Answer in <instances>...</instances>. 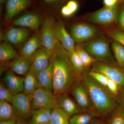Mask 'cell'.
Returning <instances> with one entry per match:
<instances>
[{
	"label": "cell",
	"mask_w": 124,
	"mask_h": 124,
	"mask_svg": "<svg viewBox=\"0 0 124 124\" xmlns=\"http://www.w3.org/2000/svg\"><path fill=\"white\" fill-rule=\"evenodd\" d=\"M123 0V1H124V0Z\"/></svg>",
	"instance_id": "obj_47"
},
{
	"label": "cell",
	"mask_w": 124,
	"mask_h": 124,
	"mask_svg": "<svg viewBox=\"0 0 124 124\" xmlns=\"http://www.w3.org/2000/svg\"><path fill=\"white\" fill-rule=\"evenodd\" d=\"M40 87L36 76L29 70L24 78L23 93L32 95L38 88Z\"/></svg>",
	"instance_id": "obj_23"
},
{
	"label": "cell",
	"mask_w": 124,
	"mask_h": 124,
	"mask_svg": "<svg viewBox=\"0 0 124 124\" xmlns=\"http://www.w3.org/2000/svg\"><path fill=\"white\" fill-rule=\"evenodd\" d=\"M82 48L97 60L112 64L115 62L108 43L105 40H94L86 44Z\"/></svg>",
	"instance_id": "obj_3"
},
{
	"label": "cell",
	"mask_w": 124,
	"mask_h": 124,
	"mask_svg": "<svg viewBox=\"0 0 124 124\" xmlns=\"http://www.w3.org/2000/svg\"><path fill=\"white\" fill-rule=\"evenodd\" d=\"M112 48L116 60L119 65L122 67L124 66V46L116 41L112 44Z\"/></svg>",
	"instance_id": "obj_28"
},
{
	"label": "cell",
	"mask_w": 124,
	"mask_h": 124,
	"mask_svg": "<svg viewBox=\"0 0 124 124\" xmlns=\"http://www.w3.org/2000/svg\"><path fill=\"white\" fill-rule=\"evenodd\" d=\"M40 86L48 90L53 89V70L52 62L46 69L40 72L37 76Z\"/></svg>",
	"instance_id": "obj_20"
},
{
	"label": "cell",
	"mask_w": 124,
	"mask_h": 124,
	"mask_svg": "<svg viewBox=\"0 0 124 124\" xmlns=\"http://www.w3.org/2000/svg\"><path fill=\"white\" fill-rule=\"evenodd\" d=\"M15 124H28L22 120L18 119L16 121Z\"/></svg>",
	"instance_id": "obj_41"
},
{
	"label": "cell",
	"mask_w": 124,
	"mask_h": 124,
	"mask_svg": "<svg viewBox=\"0 0 124 124\" xmlns=\"http://www.w3.org/2000/svg\"><path fill=\"white\" fill-rule=\"evenodd\" d=\"M111 36L113 39L122 44L124 46V33L120 31H115L112 32Z\"/></svg>",
	"instance_id": "obj_34"
},
{
	"label": "cell",
	"mask_w": 124,
	"mask_h": 124,
	"mask_svg": "<svg viewBox=\"0 0 124 124\" xmlns=\"http://www.w3.org/2000/svg\"></svg>",
	"instance_id": "obj_48"
},
{
	"label": "cell",
	"mask_w": 124,
	"mask_h": 124,
	"mask_svg": "<svg viewBox=\"0 0 124 124\" xmlns=\"http://www.w3.org/2000/svg\"><path fill=\"white\" fill-rule=\"evenodd\" d=\"M89 74L96 82L106 88L108 78L105 75L100 72L92 71L89 72Z\"/></svg>",
	"instance_id": "obj_32"
},
{
	"label": "cell",
	"mask_w": 124,
	"mask_h": 124,
	"mask_svg": "<svg viewBox=\"0 0 124 124\" xmlns=\"http://www.w3.org/2000/svg\"><path fill=\"white\" fill-rule=\"evenodd\" d=\"M79 80L72 89V94L81 111H90L93 108L88 93L82 80Z\"/></svg>",
	"instance_id": "obj_7"
},
{
	"label": "cell",
	"mask_w": 124,
	"mask_h": 124,
	"mask_svg": "<svg viewBox=\"0 0 124 124\" xmlns=\"http://www.w3.org/2000/svg\"><path fill=\"white\" fill-rule=\"evenodd\" d=\"M31 0H7L6 16L9 21L20 12L24 10L31 4Z\"/></svg>",
	"instance_id": "obj_14"
},
{
	"label": "cell",
	"mask_w": 124,
	"mask_h": 124,
	"mask_svg": "<svg viewBox=\"0 0 124 124\" xmlns=\"http://www.w3.org/2000/svg\"><path fill=\"white\" fill-rule=\"evenodd\" d=\"M119 22L121 26L124 29V9L122 10L120 14Z\"/></svg>",
	"instance_id": "obj_38"
},
{
	"label": "cell",
	"mask_w": 124,
	"mask_h": 124,
	"mask_svg": "<svg viewBox=\"0 0 124 124\" xmlns=\"http://www.w3.org/2000/svg\"><path fill=\"white\" fill-rule=\"evenodd\" d=\"M57 0H44L45 2H47V3H49V2H54V1Z\"/></svg>",
	"instance_id": "obj_43"
},
{
	"label": "cell",
	"mask_w": 124,
	"mask_h": 124,
	"mask_svg": "<svg viewBox=\"0 0 124 124\" xmlns=\"http://www.w3.org/2000/svg\"><path fill=\"white\" fill-rule=\"evenodd\" d=\"M69 58L79 80L81 78L84 67L79 54L75 51L69 53Z\"/></svg>",
	"instance_id": "obj_27"
},
{
	"label": "cell",
	"mask_w": 124,
	"mask_h": 124,
	"mask_svg": "<svg viewBox=\"0 0 124 124\" xmlns=\"http://www.w3.org/2000/svg\"><path fill=\"white\" fill-rule=\"evenodd\" d=\"M40 23V17L35 14L24 15L16 19L13 23L14 26L28 28L33 30L38 29Z\"/></svg>",
	"instance_id": "obj_16"
},
{
	"label": "cell",
	"mask_w": 124,
	"mask_h": 124,
	"mask_svg": "<svg viewBox=\"0 0 124 124\" xmlns=\"http://www.w3.org/2000/svg\"><path fill=\"white\" fill-rule=\"evenodd\" d=\"M55 26L53 19L48 18L44 23L40 33L42 45L52 53L60 44L56 37Z\"/></svg>",
	"instance_id": "obj_6"
},
{
	"label": "cell",
	"mask_w": 124,
	"mask_h": 124,
	"mask_svg": "<svg viewBox=\"0 0 124 124\" xmlns=\"http://www.w3.org/2000/svg\"><path fill=\"white\" fill-rule=\"evenodd\" d=\"M13 95L6 87L3 81L0 83V101H6L11 103Z\"/></svg>",
	"instance_id": "obj_31"
},
{
	"label": "cell",
	"mask_w": 124,
	"mask_h": 124,
	"mask_svg": "<svg viewBox=\"0 0 124 124\" xmlns=\"http://www.w3.org/2000/svg\"><path fill=\"white\" fill-rule=\"evenodd\" d=\"M57 97L58 105L69 116L81 111L76 103L68 95L67 93L62 94Z\"/></svg>",
	"instance_id": "obj_15"
},
{
	"label": "cell",
	"mask_w": 124,
	"mask_h": 124,
	"mask_svg": "<svg viewBox=\"0 0 124 124\" xmlns=\"http://www.w3.org/2000/svg\"><path fill=\"white\" fill-rule=\"evenodd\" d=\"M55 33L58 40L64 49L69 53L75 51V41L62 24L55 26Z\"/></svg>",
	"instance_id": "obj_13"
},
{
	"label": "cell",
	"mask_w": 124,
	"mask_h": 124,
	"mask_svg": "<svg viewBox=\"0 0 124 124\" xmlns=\"http://www.w3.org/2000/svg\"><path fill=\"white\" fill-rule=\"evenodd\" d=\"M118 0H103V4L106 7H112L117 5Z\"/></svg>",
	"instance_id": "obj_37"
},
{
	"label": "cell",
	"mask_w": 124,
	"mask_h": 124,
	"mask_svg": "<svg viewBox=\"0 0 124 124\" xmlns=\"http://www.w3.org/2000/svg\"><path fill=\"white\" fill-rule=\"evenodd\" d=\"M53 53L43 47L38 49L32 56V62L29 70L36 76L46 69L51 61Z\"/></svg>",
	"instance_id": "obj_9"
},
{
	"label": "cell",
	"mask_w": 124,
	"mask_h": 124,
	"mask_svg": "<svg viewBox=\"0 0 124 124\" xmlns=\"http://www.w3.org/2000/svg\"><path fill=\"white\" fill-rule=\"evenodd\" d=\"M6 0H0V4H2Z\"/></svg>",
	"instance_id": "obj_44"
},
{
	"label": "cell",
	"mask_w": 124,
	"mask_h": 124,
	"mask_svg": "<svg viewBox=\"0 0 124 124\" xmlns=\"http://www.w3.org/2000/svg\"><path fill=\"white\" fill-rule=\"evenodd\" d=\"M89 124H105L103 122L93 119Z\"/></svg>",
	"instance_id": "obj_40"
},
{
	"label": "cell",
	"mask_w": 124,
	"mask_h": 124,
	"mask_svg": "<svg viewBox=\"0 0 124 124\" xmlns=\"http://www.w3.org/2000/svg\"><path fill=\"white\" fill-rule=\"evenodd\" d=\"M24 78L18 76L12 71L7 72L3 82L13 95L22 93L24 89Z\"/></svg>",
	"instance_id": "obj_12"
},
{
	"label": "cell",
	"mask_w": 124,
	"mask_h": 124,
	"mask_svg": "<svg viewBox=\"0 0 124 124\" xmlns=\"http://www.w3.org/2000/svg\"><path fill=\"white\" fill-rule=\"evenodd\" d=\"M122 69H123V70H124V66L122 67Z\"/></svg>",
	"instance_id": "obj_45"
},
{
	"label": "cell",
	"mask_w": 124,
	"mask_h": 124,
	"mask_svg": "<svg viewBox=\"0 0 124 124\" xmlns=\"http://www.w3.org/2000/svg\"><path fill=\"white\" fill-rule=\"evenodd\" d=\"M16 120H11L0 121V124H15Z\"/></svg>",
	"instance_id": "obj_39"
},
{
	"label": "cell",
	"mask_w": 124,
	"mask_h": 124,
	"mask_svg": "<svg viewBox=\"0 0 124 124\" xmlns=\"http://www.w3.org/2000/svg\"><path fill=\"white\" fill-rule=\"evenodd\" d=\"M121 102V105L124 107V93L122 94L120 98Z\"/></svg>",
	"instance_id": "obj_42"
},
{
	"label": "cell",
	"mask_w": 124,
	"mask_h": 124,
	"mask_svg": "<svg viewBox=\"0 0 124 124\" xmlns=\"http://www.w3.org/2000/svg\"><path fill=\"white\" fill-rule=\"evenodd\" d=\"M97 33L94 27L85 23H78L71 29V35L74 41L78 42H84L93 37Z\"/></svg>",
	"instance_id": "obj_11"
},
{
	"label": "cell",
	"mask_w": 124,
	"mask_h": 124,
	"mask_svg": "<svg viewBox=\"0 0 124 124\" xmlns=\"http://www.w3.org/2000/svg\"><path fill=\"white\" fill-rule=\"evenodd\" d=\"M91 71L104 74L108 79L117 83L120 88H124V70L112 63L95 62Z\"/></svg>",
	"instance_id": "obj_4"
},
{
	"label": "cell",
	"mask_w": 124,
	"mask_h": 124,
	"mask_svg": "<svg viewBox=\"0 0 124 124\" xmlns=\"http://www.w3.org/2000/svg\"><path fill=\"white\" fill-rule=\"evenodd\" d=\"M69 116L58 104L51 110V124H70Z\"/></svg>",
	"instance_id": "obj_24"
},
{
	"label": "cell",
	"mask_w": 124,
	"mask_h": 124,
	"mask_svg": "<svg viewBox=\"0 0 124 124\" xmlns=\"http://www.w3.org/2000/svg\"><path fill=\"white\" fill-rule=\"evenodd\" d=\"M13 46L8 42L1 43L0 45V60L5 62L15 59L19 57Z\"/></svg>",
	"instance_id": "obj_25"
},
{
	"label": "cell",
	"mask_w": 124,
	"mask_h": 124,
	"mask_svg": "<svg viewBox=\"0 0 124 124\" xmlns=\"http://www.w3.org/2000/svg\"><path fill=\"white\" fill-rule=\"evenodd\" d=\"M20 117L13 104L6 101H0V121L18 119Z\"/></svg>",
	"instance_id": "obj_21"
},
{
	"label": "cell",
	"mask_w": 124,
	"mask_h": 124,
	"mask_svg": "<svg viewBox=\"0 0 124 124\" xmlns=\"http://www.w3.org/2000/svg\"><path fill=\"white\" fill-rule=\"evenodd\" d=\"M51 110L40 108L32 111L30 124H46L50 123L51 117Z\"/></svg>",
	"instance_id": "obj_22"
},
{
	"label": "cell",
	"mask_w": 124,
	"mask_h": 124,
	"mask_svg": "<svg viewBox=\"0 0 124 124\" xmlns=\"http://www.w3.org/2000/svg\"><path fill=\"white\" fill-rule=\"evenodd\" d=\"M32 96L33 110L45 108L52 110L57 104V97L53 92L41 87L38 88Z\"/></svg>",
	"instance_id": "obj_5"
},
{
	"label": "cell",
	"mask_w": 124,
	"mask_h": 124,
	"mask_svg": "<svg viewBox=\"0 0 124 124\" xmlns=\"http://www.w3.org/2000/svg\"><path fill=\"white\" fill-rule=\"evenodd\" d=\"M119 88L117 83L114 81L108 79L106 88L109 93L114 97L118 94Z\"/></svg>",
	"instance_id": "obj_33"
},
{
	"label": "cell",
	"mask_w": 124,
	"mask_h": 124,
	"mask_svg": "<svg viewBox=\"0 0 124 124\" xmlns=\"http://www.w3.org/2000/svg\"><path fill=\"white\" fill-rule=\"evenodd\" d=\"M116 107L113 111L108 124H124V107L121 105Z\"/></svg>",
	"instance_id": "obj_29"
},
{
	"label": "cell",
	"mask_w": 124,
	"mask_h": 124,
	"mask_svg": "<svg viewBox=\"0 0 124 124\" xmlns=\"http://www.w3.org/2000/svg\"><path fill=\"white\" fill-rule=\"evenodd\" d=\"M66 5L73 14L77 11L79 8V5L78 3L74 0L69 1Z\"/></svg>",
	"instance_id": "obj_35"
},
{
	"label": "cell",
	"mask_w": 124,
	"mask_h": 124,
	"mask_svg": "<svg viewBox=\"0 0 124 124\" xmlns=\"http://www.w3.org/2000/svg\"><path fill=\"white\" fill-rule=\"evenodd\" d=\"M76 51L79 54L85 68L89 67L97 62V60L90 55L83 48L77 47L76 49Z\"/></svg>",
	"instance_id": "obj_30"
},
{
	"label": "cell",
	"mask_w": 124,
	"mask_h": 124,
	"mask_svg": "<svg viewBox=\"0 0 124 124\" xmlns=\"http://www.w3.org/2000/svg\"><path fill=\"white\" fill-rule=\"evenodd\" d=\"M95 114L93 112L76 114L69 119L70 124H89L93 119Z\"/></svg>",
	"instance_id": "obj_26"
},
{
	"label": "cell",
	"mask_w": 124,
	"mask_h": 124,
	"mask_svg": "<svg viewBox=\"0 0 124 124\" xmlns=\"http://www.w3.org/2000/svg\"><path fill=\"white\" fill-rule=\"evenodd\" d=\"M51 62L53 70V92L56 96L67 93L79 79L69 53L60 44L53 52Z\"/></svg>",
	"instance_id": "obj_1"
},
{
	"label": "cell",
	"mask_w": 124,
	"mask_h": 124,
	"mask_svg": "<svg viewBox=\"0 0 124 124\" xmlns=\"http://www.w3.org/2000/svg\"><path fill=\"white\" fill-rule=\"evenodd\" d=\"M81 79L88 93L93 108L98 112L107 114L117 107L114 96L106 88L94 80L89 75V72L83 73Z\"/></svg>",
	"instance_id": "obj_2"
},
{
	"label": "cell",
	"mask_w": 124,
	"mask_h": 124,
	"mask_svg": "<svg viewBox=\"0 0 124 124\" xmlns=\"http://www.w3.org/2000/svg\"><path fill=\"white\" fill-rule=\"evenodd\" d=\"M32 95L20 93L13 96L11 104L13 105L20 117L27 119L31 117L33 110Z\"/></svg>",
	"instance_id": "obj_8"
},
{
	"label": "cell",
	"mask_w": 124,
	"mask_h": 124,
	"mask_svg": "<svg viewBox=\"0 0 124 124\" xmlns=\"http://www.w3.org/2000/svg\"><path fill=\"white\" fill-rule=\"evenodd\" d=\"M31 62V58L19 56L11 63L10 68L12 71L18 75H26L30 70Z\"/></svg>",
	"instance_id": "obj_19"
},
{
	"label": "cell",
	"mask_w": 124,
	"mask_h": 124,
	"mask_svg": "<svg viewBox=\"0 0 124 124\" xmlns=\"http://www.w3.org/2000/svg\"><path fill=\"white\" fill-rule=\"evenodd\" d=\"M117 5L112 7H106L90 16L89 20L92 22L102 24L114 22L117 17Z\"/></svg>",
	"instance_id": "obj_10"
},
{
	"label": "cell",
	"mask_w": 124,
	"mask_h": 124,
	"mask_svg": "<svg viewBox=\"0 0 124 124\" xmlns=\"http://www.w3.org/2000/svg\"><path fill=\"white\" fill-rule=\"evenodd\" d=\"M29 31L22 28H12L6 32V39L10 43L18 45L23 42L29 36Z\"/></svg>",
	"instance_id": "obj_17"
},
{
	"label": "cell",
	"mask_w": 124,
	"mask_h": 124,
	"mask_svg": "<svg viewBox=\"0 0 124 124\" xmlns=\"http://www.w3.org/2000/svg\"><path fill=\"white\" fill-rule=\"evenodd\" d=\"M50 124V123H48V124Z\"/></svg>",
	"instance_id": "obj_46"
},
{
	"label": "cell",
	"mask_w": 124,
	"mask_h": 124,
	"mask_svg": "<svg viewBox=\"0 0 124 124\" xmlns=\"http://www.w3.org/2000/svg\"><path fill=\"white\" fill-rule=\"evenodd\" d=\"M61 12L62 15L64 17H70L73 14V13L67 5L62 7Z\"/></svg>",
	"instance_id": "obj_36"
},
{
	"label": "cell",
	"mask_w": 124,
	"mask_h": 124,
	"mask_svg": "<svg viewBox=\"0 0 124 124\" xmlns=\"http://www.w3.org/2000/svg\"><path fill=\"white\" fill-rule=\"evenodd\" d=\"M42 45L41 34H36L31 37L20 49L21 56L31 58Z\"/></svg>",
	"instance_id": "obj_18"
}]
</instances>
